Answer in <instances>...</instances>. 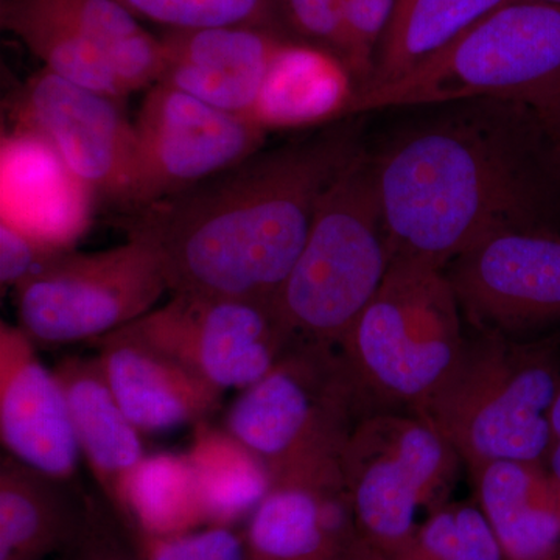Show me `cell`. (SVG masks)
Returning <instances> with one entry per match:
<instances>
[{
  "mask_svg": "<svg viewBox=\"0 0 560 560\" xmlns=\"http://www.w3.org/2000/svg\"><path fill=\"white\" fill-rule=\"evenodd\" d=\"M355 83L340 60L287 40L264 81L249 119L265 131L320 127L348 117Z\"/></svg>",
  "mask_w": 560,
  "mask_h": 560,
  "instance_id": "21",
  "label": "cell"
},
{
  "mask_svg": "<svg viewBox=\"0 0 560 560\" xmlns=\"http://www.w3.org/2000/svg\"><path fill=\"white\" fill-rule=\"evenodd\" d=\"M510 2L514 0H397L375 54L374 75L363 91L407 75Z\"/></svg>",
  "mask_w": 560,
  "mask_h": 560,
  "instance_id": "25",
  "label": "cell"
},
{
  "mask_svg": "<svg viewBox=\"0 0 560 560\" xmlns=\"http://www.w3.org/2000/svg\"><path fill=\"white\" fill-rule=\"evenodd\" d=\"M248 560H329L360 540L341 460L285 471L245 523Z\"/></svg>",
  "mask_w": 560,
  "mask_h": 560,
  "instance_id": "14",
  "label": "cell"
},
{
  "mask_svg": "<svg viewBox=\"0 0 560 560\" xmlns=\"http://www.w3.org/2000/svg\"><path fill=\"white\" fill-rule=\"evenodd\" d=\"M0 25L21 39L55 75L120 103L131 94L101 50L68 22L50 16L24 0H2Z\"/></svg>",
  "mask_w": 560,
  "mask_h": 560,
  "instance_id": "27",
  "label": "cell"
},
{
  "mask_svg": "<svg viewBox=\"0 0 560 560\" xmlns=\"http://www.w3.org/2000/svg\"><path fill=\"white\" fill-rule=\"evenodd\" d=\"M54 372L65 389L81 458L110 506L124 478L147 455L142 433L121 410L97 357H66Z\"/></svg>",
  "mask_w": 560,
  "mask_h": 560,
  "instance_id": "20",
  "label": "cell"
},
{
  "mask_svg": "<svg viewBox=\"0 0 560 560\" xmlns=\"http://www.w3.org/2000/svg\"><path fill=\"white\" fill-rule=\"evenodd\" d=\"M279 10L289 38L334 55L349 72L350 43L342 0H279Z\"/></svg>",
  "mask_w": 560,
  "mask_h": 560,
  "instance_id": "30",
  "label": "cell"
},
{
  "mask_svg": "<svg viewBox=\"0 0 560 560\" xmlns=\"http://www.w3.org/2000/svg\"><path fill=\"white\" fill-rule=\"evenodd\" d=\"M528 103L560 151V77L523 94L512 95Z\"/></svg>",
  "mask_w": 560,
  "mask_h": 560,
  "instance_id": "35",
  "label": "cell"
},
{
  "mask_svg": "<svg viewBox=\"0 0 560 560\" xmlns=\"http://www.w3.org/2000/svg\"><path fill=\"white\" fill-rule=\"evenodd\" d=\"M370 415L340 346L294 340L232 401L224 429L256 452L275 478L341 460L350 434Z\"/></svg>",
  "mask_w": 560,
  "mask_h": 560,
  "instance_id": "6",
  "label": "cell"
},
{
  "mask_svg": "<svg viewBox=\"0 0 560 560\" xmlns=\"http://www.w3.org/2000/svg\"><path fill=\"white\" fill-rule=\"evenodd\" d=\"M68 22L101 50L130 92L149 90L162 72L161 40L117 0H24Z\"/></svg>",
  "mask_w": 560,
  "mask_h": 560,
  "instance_id": "26",
  "label": "cell"
},
{
  "mask_svg": "<svg viewBox=\"0 0 560 560\" xmlns=\"http://www.w3.org/2000/svg\"><path fill=\"white\" fill-rule=\"evenodd\" d=\"M560 77V5L514 0L399 80L359 92L348 117L404 106L512 97Z\"/></svg>",
  "mask_w": 560,
  "mask_h": 560,
  "instance_id": "7",
  "label": "cell"
},
{
  "mask_svg": "<svg viewBox=\"0 0 560 560\" xmlns=\"http://www.w3.org/2000/svg\"><path fill=\"white\" fill-rule=\"evenodd\" d=\"M396 560H506L477 501H447L427 515Z\"/></svg>",
  "mask_w": 560,
  "mask_h": 560,
  "instance_id": "28",
  "label": "cell"
},
{
  "mask_svg": "<svg viewBox=\"0 0 560 560\" xmlns=\"http://www.w3.org/2000/svg\"><path fill=\"white\" fill-rule=\"evenodd\" d=\"M559 386L560 330L530 340L477 334L415 415L451 442L467 470L493 460L545 464Z\"/></svg>",
  "mask_w": 560,
  "mask_h": 560,
  "instance_id": "3",
  "label": "cell"
},
{
  "mask_svg": "<svg viewBox=\"0 0 560 560\" xmlns=\"http://www.w3.org/2000/svg\"><path fill=\"white\" fill-rule=\"evenodd\" d=\"M290 39L272 28L248 25L165 31L158 83L249 117L272 61Z\"/></svg>",
  "mask_w": 560,
  "mask_h": 560,
  "instance_id": "16",
  "label": "cell"
},
{
  "mask_svg": "<svg viewBox=\"0 0 560 560\" xmlns=\"http://www.w3.org/2000/svg\"><path fill=\"white\" fill-rule=\"evenodd\" d=\"M127 533L139 560H248L242 534L226 526H205L175 536Z\"/></svg>",
  "mask_w": 560,
  "mask_h": 560,
  "instance_id": "31",
  "label": "cell"
},
{
  "mask_svg": "<svg viewBox=\"0 0 560 560\" xmlns=\"http://www.w3.org/2000/svg\"><path fill=\"white\" fill-rule=\"evenodd\" d=\"M537 2L552 3V5H560V0H537Z\"/></svg>",
  "mask_w": 560,
  "mask_h": 560,
  "instance_id": "38",
  "label": "cell"
},
{
  "mask_svg": "<svg viewBox=\"0 0 560 560\" xmlns=\"http://www.w3.org/2000/svg\"><path fill=\"white\" fill-rule=\"evenodd\" d=\"M69 560H139L127 529L101 500L84 499V521Z\"/></svg>",
  "mask_w": 560,
  "mask_h": 560,
  "instance_id": "33",
  "label": "cell"
},
{
  "mask_svg": "<svg viewBox=\"0 0 560 560\" xmlns=\"http://www.w3.org/2000/svg\"><path fill=\"white\" fill-rule=\"evenodd\" d=\"M477 334L530 340L560 330V235L492 232L444 268Z\"/></svg>",
  "mask_w": 560,
  "mask_h": 560,
  "instance_id": "11",
  "label": "cell"
},
{
  "mask_svg": "<svg viewBox=\"0 0 560 560\" xmlns=\"http://www.w3.org/2000/svg\"><path fill=\"white\" fill-rule=\"evenodd\" d=\"M128 327L223 393L259 381L294 341L272 302L202 294L172 293Z\"/></svg>",
  "mask_w": 560,
  "mask_h": 560,
  "instance_id": "13",
  "label": "cell"
},
{
  "mask_svg": "<svg viewBox=\"0 0 560 560\" xmlns=\"http://www.w3.org/2000/svg\"><path fill=\"white\" fill-rule=\"evenodd\" d=\"M13 290L20 327L33 342L69 345L142 318L168 287L150 246L127 238L97 253L58 254Z\"/></svg>",
  "mask_w": 560,
  "mask_h": 560,
  "instance_id": "9",
  "label": "cell"
},
{
  "mask_svg": "<svg viewBox=\"0 0 560 560\" xmlns=\"http://www.w3.org/2000/svg\"><path fill=\"white\" fill-rule=\"evenodd\" d=\"M364 150L363 119L346 117L114 223L156 254L171 293L272 302L324 195Z\"/></svg>",
  "mask_w": 560,
  "mask_h": 560,
  "instance_id": "2",
  "label": "cell"
},
{
  "mask_svg": "<svg viewBox=\"0 0 560 560\" xmlns=\"http://www.w3.org/2000/svg\"><path fill=\"white\" fill-rule=\"evenodd\" d=\"M0 438L10 456L55 480L75 477L81 453L57 374L20 326H0Z\"/></svg>",
  "mask_w": 560,
  "mask_h": 560,
  "instance_id": "15",
  "label": "cell"
},
{
  "mask_svg": "<svg viewBox=\"0 0 560 560\" xmlns=\"http://www.w3.org/2000/svg\"><path fill=\"white\" fill-rule=\"evenodd\" d=\"M466 341L445 271L393 260L340 348L374 415L418 411L447 381Z\"/></svg>",
  "mask_w": 560,
  "mask_h": 560,
  "instance_id": "4",
  "label": "cell"
},
{
  "mask_svg": "<svg viewBox=\"0 0 560 560\" xmlns=\"http://www.w3.org/2000/svg\"><path fill=\"white\" fill-rule=\"evenodd\" d=\"M84 521V500L65 482L13 456L0 463V560H43L69 551Z\"/></svg>",
  "mask_w": 560,
  "mask_h": 560,
  "instance_id": "22",
  "label": "cell"
},
{
  "mask_svg": "<svg viewBox=\"0 0 560 560\" xmlns=\"http://www.w3.org/2000/svg\"><path fill=\"white\" fill-rule=\"evenodd\" d=\"M371 153L393 260L444 270L504 230H555L560 151L528 103L481 97L434 106Z\"/></svg>",
  "mask_w": 560,
  "mask_h": 560,
  "instance_id": "1",
  "label": "cell"
},
{
  "mask_svg": "<svg viewBox=\"0 0 560 560\" xmlns=\"http://www.w3.org/2000/svg\"><path fill=\"white\" fill-rule=\"evenodd\" d=\"M92 201L46 140L20 128L3 135L0 221L54 254L68 253L90 226Z\"/></svg>",
  "mask_w": 560,
  "mask_h": 560,
  "instance_id": "18",
  "label": "cell"
},
{
  "mask_svg": "<svg viewBox=\"0 0 560 560\" xmlns=\"http://www.w3.org/2000/svg\"><path fill=\"white\" fill-rule=\"evenodd\" d=\"M548 560H560V551L558 552V555L552 556V558H550Z\"/></svg>",
  "mask_w": 560,
  "mask_h": 560,
  "instance_id": "39",
  "label": "cell"
},
{
  "mask_svg": "<svg viewBox=\"0 0 560 560\" xmlns=\"http://www.w3.org/2000/svg\"><path fill=\"white\" fill-rule=\"evenodd\" d=\"M463 464L451 442L407 411L361 420L341 455L361 539L396 560L415 539L419 511L447 503Z\"/></svg>",
  "mask_w": 560,
  "mask_h": 560,
  "instance_id": "8",
  "label": "cell"
},
{
  "mask_svg": "<svg viewBox=\"0 0 560 560\" xmlns=\"http://www.w3.org/2000/svg\"><path fill=\"white\" fill-rule=\"evenodd\" d=\"M350 43V77L355 94L366 90L374 75L375 54L388 27L397 0H342Z\"/></svg>",
  "mask_w": 560,
  "mask_h": 560,
  "instance_id": "32",
  "label": "cell"
},
{
  "mask_svg": "<svg viewBox=\"0 0 560 560\" xmlns=\"http://www.w3.org/2000/svg\"><path fill=\"white\" fill-rule=\"evenodd\" d=\"M390 261L366 149L324 195L272 305L293 340L340 346L381 289Z\"/></svg>",
  "mask_w": 560,
  "mask_h": 560,
  "instance_id": "5",
  "label": "cell"
},
{
  "mask_svg": "<svg viewBox=\"0 0 560 560\" xmlns=\"http://www.w3.org/2000/svg\"><path fill=\"white\" fill-rule=\"evenodd\" d=\"M200 482L206 526L234 528L271 488L267 463L226 429L197 423L187 452Z\"/></svg>",
  "mask_w": 560,
  "mask_h": 560,
  "instance_id": "24",
  "label": "cell"
},
{
  "mask_svg": "<svg viewBox=\"0 0 560 560\" xmlns=\"http://www.w3.org/2000/svg\"><path fill=\"white\" fill-rule=\"evenodd\" d=\"M109 508L125 528L154 536H175L206 526L200 482L187 453L143 456L121 481Z\"/></svg>",
  "mask_w": 560,
  "mask_h": 560,
  "instance_id": "23",
  "label": "cell"
},
{
  "mask_svg": "<svg viewBox=\"0 0 560 560\" xmlns=\"http://www.w3.org/2000/svg\"><path fill=\"white\" fill-rule=\"evenodd\" d=\"M130 195L135 212L197 186L264 149L267 131L186 92L156 83L147 90L135 124Z\"/></svg>",
  "mask_w": 560,
  "mask_h": 560,
  "instance_id": "10",
  "label": "cell"
},
{
  "mask_svg": "<svg viewBox=\"0 0 560 560\" xmlns=\"http://www.w3.org/2000/svg\"><path fill=\"white\" fill-rule=\"evenodd\" d=\"M16 128L35 132L57 151L95 202L117 213L127 205L135 171V125L125 103L43 68L10 95Z\"/></svg>",
  "mask_w": 560,
  "mask_h": 560,
  "instance_id": "12",
  "label": "cell"
},
{
  "mask_svg": "<svg viewBox=\"0 0 560 560\" xmlns=\"http://www.w3.org/2000/svg\"><path fill=\"white\" fill-rule=\"evenodd\" d=\"M545 466L552 477L560 482V386L556 394L550 415V448H548Z\"/></svg>",
  "mask_w": 560,
  "mask_h": 560,
  "instance_id": "36",
  "label": "cell"
},
{
  "mask_svg": "<svg viewBox=\"0 0 560 560\" xmlns=\"http://www.w3.org/2000/svg\"><path fill=\"white\" fill-rule=\"evenodd\" d=\"M138 20L160 24L167 31L194 28H272L287 36L280 21L279 0H117Z\"/></svg>",
  "mask_w": 560,
  "mask_h": 560,
  "instance_id": "29",
  "label": "cell"
},
{
  "mask_svg": "<svg viewBox=\"0 0 560 560\" xmlns=\"http://www.w3.org/2000/svg\"><path fill=\"white\" fill-rule=\"evenodd\" d=\"M103 377L140 433H165L219 410L223 390L130 327L92 341Z\"/></svg>",
  "mask_w": 560,
  "mask_h": 560,
  "instance_id": "17",
  "label": "cell"
},
{
  "mask_svg": "<svg viewBox=\"0 0 560 560\" xmlns=\"http://www.w3.org/2000/svg\"><path fill=\"white\" fill-rule=\"evenodd\" d=\"M475 501L506 560H548L560 551V482L545 464L493 460L469 470Z\"/></svg>",
  "mask_w": 560,
  "mask_h": 560,
  "instance_id": "19",
  "label": "cell"
},
{
  "mask_svg": "<svg viewBox=\"0 0 560 560\" xmlns=\"http://www.w3.org/2000/svg\"><path fill=\"white\" fill-rule=\"evenodd\" d=\"M329 560H389L363 539L357 540L348 550Z\"/></svg>",
  "mask_w": 560,
  "mask_h": 560,
  "instance_id": "37",
  "label": "cell"
},
{
  "mask_svg": "<svg viewBox=\"0 0 560 560\" xmlns=\"http://www.w3.org/2000/svg\"><path fill=\"white\" fill-rule=\"evenodd\" d=\"M55 256L58 254L44 248L18 228L0 221V283L3 290L20 285Z\"/></svg>",
  "mask_w": 560,
  "mask_h": 560,
  "instance_id": "34",
  "label": "cell"
}]
</instances>
